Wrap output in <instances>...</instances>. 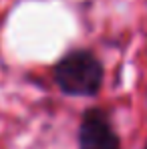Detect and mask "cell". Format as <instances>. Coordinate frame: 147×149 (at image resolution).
<instances>
[{"label":"cell","mask_w":147,"mask_h":149,"mask_svg":"<svg viewBox=\"0 0 147 149\" xmlns=\"http://www.w3.org/2000/svg\"><path fill=\"white\" fill-rule=\"evenodd\" d=\"M105 79V67L89 49H73L52 65V81L63 95L95 97Z\"/></svg>","instance_id":"cell-1"},{"label":"cell","mask_w":147,"mask_h":149,"mask_svg":"<svg viewBox=\"0 0 147 149\" xmlns=\"http://www.w3.org/2000/svg\"><path fill=\"white\" fill-rule=\"evenodd\" d=\"M77 145L79 149H121V137L113 127L109 111L103 107H89L83 111Z\"/></svg>","instance_id":"cell-2"},{"label":"cell","mask_w":147,"mask_h":149,"mask_svg":"<svg viewBox=\"0 0 147 149\" xmlns=\"http://www.w3.org/2000/svg\"><path fill=\"white\" fill-rule=\"evenodd\" d=\"M143 149H147V139H145V145H143Z\"/></svg>","instance_id":"cell-3"}]
</instances>
